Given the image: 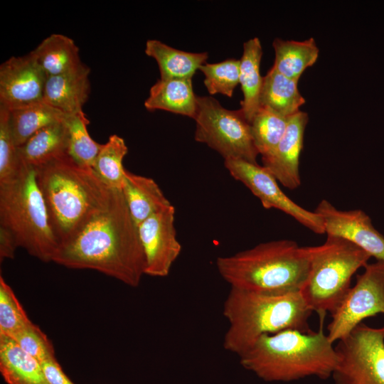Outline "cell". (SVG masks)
Segmentation results:
<instances>
[{"label": "cell", "mask_w": 384, "mask_h": 384, "mask_svg": "<svg viewBox=\"0 0 384 384\" xmlns=\"http://www.w3.org/2000/svg\"><path fill=\"white\" fill-rule=\"evenodd\" d=\"M90 72L85 65L73 72L47 77L43 102L65 115L82 112L90 91Z\"/></svg>", "instance_id": "cell-16"}, {"label": "cell", "mask_w": 384, "mask_h": 384, "mask_svg": "<svg viewBox=\"0 0 384 384\" xmlns=\"http://www.w3.org/2000/svg\"><path fill=\"white\" fill-rule=\"evenodd\" d=\"M309 272L300 294L312 312L332 314L351 287L353 274L368 264L371 256L352 242L327 235L319 246L306 247Z\"/></svg>", "instance_id": "cell-7"}, {"label": "cell", "mask_w": 384, "mask_h": 384, "mask_svg": "<svg viewBox=\"0 0 384 384\" xmlns=\"http://www.w3.org/2000/svg\"><path fill=\"white\" fill-rule=\"evenodd\" d=\"M275 58L272 68L284 76L299 81L306 68L318 59L319 48L315 40L285 41L275 38L272 43Z\"/></svg>", "instance_id": "cell-25"}, {"label": "cell", "mask_w": 384, "mask_h": 384, "mask_svg": "<svg viewBox=\"0 0 384 384\" xmlns=\"http://www.w3.org/2000/svg\"><path fill=\"white\" fill-rule=\"evenodd\" d=\"M46 79L31 52L10 58L0 66V105L12 110L43 101Z\"/></svg>", "instance_id": "cell-13"}, {"label": "cell", "mask_w": 384, "mask_h": 384, "mask_svg": "<svg viewBox=\"0 0 384 384\" xmlns=\"http://www.w3.org/2000/svg\"><path fill=\"white\" fill-rule=\"evenodd\" d=\"M41 363L45 376L50 384H74L63 372L56 359Z\"/></svg>", "instance_id": "cell-34"}, {"label": "cell", "mask_w": 384, "mask_h": 384, "mask_svg": "<svg viewBox=\"0 0 384 384\" xmlns=\"http://www.w3.org/2000/svg\"><path fill=\"white\" fill-rule=\"evenodd\" d=\"M223 313L228 322L223 338L225 350L240 356L264 334L287 329L312 331V313L300 292L279 294L230 287Z\"/></svg>", "instance_id": "cell-4"}, {"label": "cell", "mask_w": 384, "mask_h": 384, "mask_svg": "<svg viewBox=\"0 0 384 384\" xmlns=\"http://www.w3.org/2000/svg\"><path fill=\"white\" fill-rule=\"evenodd\" d=\"M31 53L47 77L73 72L85 65L74 41L63 34L50 35Z\"/></svg>", "instance_id": "cell-21"}, {"label": "cell", "mask_w": 384, "mask_h": 384, "mask_svg": "<svg viewBox=\"0 0 384 384\" xmlns=\"http://www.w3.org/2000/svg\"><path fill=\"white\" fill-rule=\"evenodd\" d=\"M240 60L228 59L217 63H204L199 70L205 75L204 85L210 95L231 97L239 84Z\"/></svg>", "instance_id": "cell-31"}, {"label": "cell", "mask_w": 384, "mask_h": 384, "mask_svg": "<svg viewBox=\"0 0 384 384\" xmlns=\"http://www.w3.org/2000/svg\"><path fill=\"white\" fill-rule=\"evenodd\" d=\"M14 140L17 147L48 125L63 122L66 115L43 101L9 110Z\"/></svg>", "instance_id": "cell-26"}, {"label": "cell", "mask_w": 384, "mask_h": 384, "mask_svg": "<svg viewBox=\"0 0 384 384\" xmlns=\"http://www.w3.org/2000/svg\"><path fill=\"white\" fill-rule=\"evenodd\" d=\"M216 266L230 287L287 294L300 292L309 275V257L306 247L279 240L219 257Z\"/></svg>", "instance_id": "cell-5"}, {"label": "cell", "mask_w": 384, "mask_h": 384, "mask_svg": "<svg viewBox=\"0 0 384 384\" xmlns=\"http://www.w3.org/2000/svg\"><path fill=\"white\" fill-rule=\"evenodd\" d=\"M297 84L298 81L284 76L272 67L263 77L260 107L287 117L297 113L305 103Z\"/></svg>", "instance_id": "cell-24"}, {"label": "cell", "mask_w": 384, "mask_h": 384, "mask_svg": "<svg viewBox=\"0 0 384 384\" xmlns=\"http://www.w3.org/2000/svg\"><path fill=\"white\" fill-rule=\"evenodd\" d=\"M145 53L158 63L162 80L192 79L208 57L207 53L183 51L158 40H148Z\"/></svg>", "instance_id": "cell-23"}, {"label": "cell", "mask_w": 384, "mask_h": 384, "mask_svg": "<svg viewBox=\"0 0 384 384\" xmlns=\"http://www.w3.org/2000/svg\"><path fill=\"white\" fill-rule=\"evenodd\" d=\"M127 152L124 140L113 134L102 144L95 159L92 168L94 174L111 189H122L126 171L123 159Z\"/></svg>", "instance_id": "cell-27"}, {"label": "cell", "mask_w": 384, "mask_h": 384, "mask_svg": "<svg viewBox=\"0 0 384 384\" xmlns=\"http://www.w3.org/2000/svg\"><path fill=\"white\" fill-rule=\"evenodd\" d=\"M9 120V111L0 105V184L14 178L21 168Z\"/></svg>", "instance_id": "cell-32"}, {"label": "cell", "mask_w": 384, "mask_h": 384, "mask_svg": "<svg viewBox=\"0 0 384 384\" xmlns=\"http://www.w3.org/2000/svg\"><path fill=\"white\" fill-rule=\"evenodd\" d=\"M18 247L13 234L5 227L0 225V260L13 259Z\"/></svg>", "instance_id": "cell-35"}, {"label": "cell", "mask_w": 384, "mask_h": 384, "mask_svg": "<svg viewBox=\"0 0 384 384\" xmlns=\"http://www.w3.org/2000/svg\"><path fill=\"white\" fill-rule=\"evenodd\" d=\"M12 339L24 351L40 363L56 359L51 341L47 335L33 323L19 331Z\"/></svg>", "instance_id": "cell-33"}, {"label": "cell", "mask_w": 384, "mask_h": 384, "mask_svg": "<svg viewBox=\"0 0 384 384\" xmlns=\"http://www.w3.org/2000/svg\"><path fill=\"white\" fill-rule=\"evenodd\" d=\"M52 261L73 269L95 270L135 287L145 274V257L134 223L119 189L71 238Z\"/></svg>", "instance_id": "cell-1"}, {"label": "cell", "mask_w": 384, "mask_h": 384, "mask_svg": "<svg viewBox=\"0 0 384 384\" xmlns=\"http://www.w3.org/2000/svg\"><path fill=\"white\" fill-rule=\"evenodd\" d=\"M121 191L137 226L154 213L171 205L152 178L127 170Z\"/></svg>", "instance_id": "cell-17"}, {"label": "cell", "mask_w": 384, "mask_h": 384, "mask_svg": "<svg viewBox=\"0 0 384 384\" xmlns=\"http://www.w3.org/2000/svg\"><path fill=\"white\" fill-rule=\"evenodd\" d=\"M334 384H384V326L363 323L335 346Z\"/></svg>", "instance_id": "cell-9"}, {"label": "cell", "mask_w": 384, "mask_h": 384, "mask_svg": "<svg viewBox=\"0 0 384 384\" xmlns=\"http://www.w3.org/2000/svg\"><path fill=\"white\" fill-rule=\"evenodd\" d=\"M18 154L23 163L33 168L68 154V129L65 119L36 132L18 147Z\"/></svg>", "instance_id": "cell-20"}, {"label": "cell", "mask_w": 384, "mask_h": 384, "mask_svg": "<svg viewBox=\"0 0 384 384\" xmlns=\"http://www.w3.org/2000/svg\"><path fill=\"white\" fill-rule=\"evenodd\" d=\"M65 123L68 129V156L80 166L92 169L102 144L90 136L87 129L89 120L82 111L66 115Z\"/></svg>", "instance_id": "cell-28"}, {"label": "cell", "mask_w": 384, "mask_h": 384, "mask_svg": "<svg viewBox=\"0 0 384 384\" xmlns=\"http://www.w3.org/2000/svg\"><path fill=\"white\" fill-rule=\"evenodd\" d=\"M262 48L258 38H252L243 43V52L240 59L239 84L243 94L241 108L250 123L260 108V96L263 77L260 75Z\"/></svg>", "instance_id": "cell-22"}, {"label": "cell", "mask_w": 384, "mask_h": 384, "mask_svg": "<svg viewBox=\"0 0 384 384\" xmlns=\"http://www.w3.org/2000/svg\"><path fill=\"white\" fill-rule=\"evenodd\" d=\"M35 169L58 246L111 199L113 189L103 183L92 169L80 166L68 154Z\"/></svg>", "instance_id": "cell-3"}, {"label": "cell", "mask_w": 384, "mask_h": 384, "mask_svg": "<svg viewBox=\"0 0 384 384\" xmlns=\"http://www.w3.org/2000/svg\"><path fill=\"white\" fill-rule=\"evenodd\" d=\"M195 140L218 152L224 159H239L257 164L259 153L250 123L242 111L224 108L210 96H197Z\"/></svg>", "instance_id": "cell-8"}, {"label": "cell", "mask_w": 384, "mask_h": 384, "mask_svg": "<svg viewBox=\"0 0 384 384\" xmlns=\"http://www.w3.org/2000/svg\"><path fill=\"white\" fill-rule=\"evenodd\" d=\"M363 273L331 314L328 337L333 343L347 336L363 320L384 314V262L367 264Z\"/></svg>", "instance_id": "cell-10"}, {"label": "cell", "mask_w": 384, "mask_h": 384, "mask_svg": "<svg viewBox=\"0 0 384 384\" xmlns=\"http://www.w3.org/2000/svg\"><path fill=\"white\" fill-rule=\"evenodd\" d=\"M307 122V113L301 110L291 116L285 133L273 154L262 159L263 166L278 182L289 189H295L301 184L299 157Z\"/></svg>", "instance_id": "cell-15"}, {"label": "cell", "mask_w": 384, "mask_h": 384, "mask_svg": "<svg viewBox=\"0 0 384 384\" xmlns=\"http://www.w3.org/2000/svg\"><path fill=\"white\" fill-rule=\"evenodd\" d=\"M224 165L230 176L248 188L265 208L279 210L314 233H325L321 217L290 199L282 191L274 176L263 166L239 159H224Z\"/></svg>", "instance_id": "cell-11"}, {"label": "cell", "mask_w": 384, "mask_h": 384, "mask_svg": "<svg viewBox=\"0 0 384 384\" xmlns=\"http://www.w3.org/2000/svg\"><path fill=\"white\" fill-rule=\"evenodd\" d=\"M0 371L8 384H50L41 363L14 340L1 335Z\"/></svg>", "instance_id": "cell-19"}, {"label": "cell", "mask_w": 384, "mask_h": 384, "mask_svg": "<svg viewBox=\"0 0 384 384\" xmlns=\"http://www.w3.org/2000/svg\"><path fill=\"white\" fill-rule=\"evenodd\" d=\"M175 208L171 205L138 225L145 257V274L164 277L179 256L181 245L176 238Z\"/></svg>", "instance_id": "cell-12"}, {"label": "cell", "mask_w": 384, "mask_h": 384, "mask_svg": "<svg viewBox=\"0 0 384 384\" xmlns=\"http://www.w3.org/2000/svg\"><path fill=\"white\" fill-rule=\"evenodd\" d=\"M0 225L13 234L18 247L43 262L52 261L58 242L36 181V169L22 161L17 176L0 184Z\"/></svg>", "instance_id": "cell-6"}, {"label": "cell", "mask_w": 384, "mask_h": 384, "mask_svg": "<svg viewBox=\"0 0 384 384\" xmlns=\"http://www.w3.org/2000/svg\"><path fill=\"white\" fill-rule=\"evenodd\" d=\"M314 212L321 218L325 233L343 238L384 262V236L373 225L370 218L360 209L341 210L322 200Z\"/></svg>", "instance_id": "cell-14"}, {"label": "cell", "mask_w": 384, "mask_h": 384, "mask_svg": "<svg viewBox=\"0 0 384 384\" xmlns=\"http://www.w3.org/2000/svg\"><path fill=\"white\" fill-rule=\"evenodd\" d=\"M289 117L260 107L250 125L255 145L262 159L273 154L285 133Z\"/></svg>", "instance_id": "cell-29"}, {"label": "cell", "mask_w": 384, "mask_h": 384, "mask_svg": "<svg viewBox=\"0 0 384 384\" xmlns=\"http://www.w3.org/2000/svg\"><path fill=\"white\" fill-rule=\"evenodd\" d=\"M319 316L316 332L287 329L261 336L239 356L240 363L265 381L289 382L309 376L328 379L336 364L337 354L324 332L326 315Z\"/></svg>", "instance_id": "cell-2"}, {"label": "cell", "mask_w": 384, "mask_h": 384, "mask_svg": "<svg viewBox=\"0 0 384 384\" xmlns=\"http://www.w3.org/2000/svg\"><path fill=\"white\" fill-rule=\"evenodd\" d=\"M196 106L192 79H159L144 102L148 110H162L191 118L195 117Z\"/></svg>", "instance_id": "cell-18"}, {"label": "cell", "mask_w": 384, "mask_h": 384, "mask_svg": "<svg viewBox=\"0 0 384 384\" xmlns=\"http://www.w3.org/2000/svg\"><path fill=\"white\" fill-rule=\"evenodd\" d=\"M33 323L11 287L0 276V335L14 338Z\"/></svg>", "instance_id": "cell-30"}]
</instances>
